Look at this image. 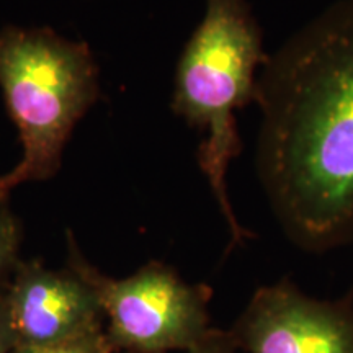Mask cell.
I'll list each match as a JSON object with an SVG mask.
<instances>
[{
    "instance_id": "4",
    "label": "cell",
    "mask_w": 353,
    "mask_h": 353,
    "mask_svg": "<svg viewBox=\"0 0 353 353\" xmlns=\"http://www.w3.org/2000/svg\"><path fill=\"white\" fill-rule=\"evenodd\" d=\"M68 263L95 291L114 353H169L196 347L214 327L205 283H188L162 262L145 263L126 278L103 275L68 232Z\"/></svg>"
},
{
    "instance_id": "8",
    "label": "cell",
    "mask_w": 353,
    "mask_h": 353,
    "mask_svg": "<svg viewBox=\"0 0 353 353\" xmlns=\"http://www.w3.org/2000/svg\"><path fill=\"white\" fill-rule=\"evenodd\" d=\"M13 353H114L110 345L103 325L90 332L79 335L70 341L54 343V345L34 347V348H15Z\"/></svg>"
},
{
    "instance_id": "10",
    "label": "cell",
    "mask_w": 353,
    "mask_h": 353,
    "mask_svg": "<svg viewBox=\"0 0 353 353\" xmlns=\"http://www.w3.org/2000/svg\"><path fill=\"white\" fill-rule=\"evenodd\" d=\"M15 348V332H13L6 291L2 288L0 290V353H13Z\"/></svg>"
},
{
    "instance_id": "3",
    "label": "cell",
    "mask_w": 353,
    "mask_h": 353,
    "mask_svg": "<svg viewBox=\"0 0 353 353\" xmlns=\"http://www.w3.org/2000/svg\"><path fill=\"white\" fill-rule=\"evenodd\" d=\"M0 88L21 141V159L0 175V198L50 180L74 128L99 99V65L87 43L51 28L0 30Z\"/></svg>"
},
{
    "instance_id": "6",
    "label": "cell",
    "mask_w": 353,
    "mask_h": 353,
    "mask_svg": "<svg viewBox=\"0 0 353 353\" xmlns=\"http://www.w3.org/2000/svg\"><path fill=\"white\" fill-rule=\"evenodd\" d=\"M17 348L61 343L103 325L95 291L76 272L19 262L3 286Z\"/></svg>"
},
{
    "instance_id": "7",
    "label": "cell",
    "mask_w": 353,
    "mask_h": 353,
    "mask_svg": "<svg viewBox=\"0 0 353 353\" xmlns=\"http://www.w3.org/2000/svg\"><path fill=\"white\" fill-rule=\"evenodd\" d=\"M21 232L8 200L0 198V290L7 285L19 260Z\"/></svg>"
},
{
    "instance_id": "1",
    "label": "cell",
    "mask_w": 353,
    "mask_h": 353,
    "mask_svg": "<svg viewBox=\"0 0 353 353\" xmlns=\"http://www.w3.org/2000/svg\"><path fill=\"white\" fill-rule=\"evenodd\" d=\"M255 169L291 244L324 254L353 241V0H335L259 72Z\"/></svg>"
},
{
    "instance_id": "2",
    "label": "cell",
    "mask_w": 353,
    "mask_h": 353,
    "mask_svg": "<svg viewBox=\"0 0 353 353\" xmlns=\"http://www.w3.org/2000/svg\"><path fill=\"white\" fill-rule=\"evenodd\" d=\"M265 61L263 33L249 2L205 0L203 19L185 43L175 69L170 108L200 132L198 167L226 223L231 249L255 237L232 208L228 172L242 154L237 112L255 101Z\"/></svg>"
},
{
    "instance_id": "5",
    "label": "cell",
    "mask_w": 353,
    "mask_h": 353,
    "mask_svg": "<svg viewBox=\"0 0 353 353\" xmlns=\"http://www.w3.org/2000/svg\"><path fill=\"white\" fill-rule=\"evenodd\" d=\"M229 332L245 353H353V290L322 299L281 278L254 291Z\"/></svg>"
},
{
    "instance_id": "9",
    "label": "cell",
    "mask_w": 353,
    "mask_h": 353,
    "mask_svg": "<svg viewBox=\"0 0 353 353\" xmlns=\"http://www.w3.org/2000/svg\"><path fill=\"white\" fill-rule=\"evenodd\" d=\"M183 353H239L229 330L213 329L196 347Z\"/></svg>"
}]
</instances>
